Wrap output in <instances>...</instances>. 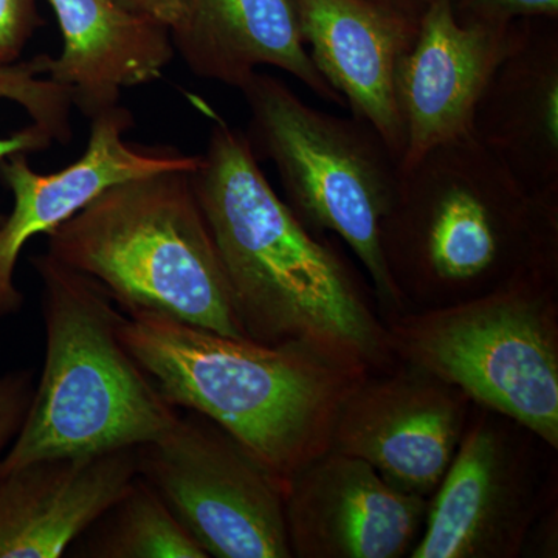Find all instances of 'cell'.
Listing matches in <instances>:
<instances>
[{
  "label": "cell",
  "instance_id": "1",
  "mask_svg": "<svg viewBox=\"0 0 558 558\" xmlns=\"http://www.w3.org/2000/svg\"><path fill=\"white\" fill-rule=\"evenodd\" d=\"M191 100L211 120L191 180L247 339L299 344L369 374L392 368L398 360L366 278L275 193L245 132Z\"/></svg>",
  "mask_w": 558,
  "mask_h": 558
},
{
  "label": "cell",
  "instance_id": "2",
  "mask_svg": "<svg viewBox=\"0 0 558 558\" xmlns=\"http://www.w3.org/2000/svg\"><path fill=\"white\" fill-rule=\"evenodd\" d=\"M381 253L405 312L558 278V193H532L465 135L402 171Z\"/></svg>",
  "mask_w": 558,
  "mask_h": 558
},
{
  "label": "cell",
  "instance_id": "3",
  "mask_svg": "<svg viewBox=\"0 0 558 558\" xmlns=\"http://www.w3.org/2000/svg\"><path fill=\"white\" fill-rule=\"evenodd\" d=\"M124 347L175 409L209 418L282 487L330 449L349 396L371 376L299 344L229 337L128 312Z\"/></svg>",
  "mask_w": 558,
  "mask_h": 558
},
{
  "label": "cell",
  "instance_id": "4",
  "mask_svg": "<svg viewBox=\"0 0 558 558\" xmlns=\"http://www.w3.org/2000/svg\"><path fill=\"white\" fill-rule=\"evenodd\" d=\"M33 267L43 282L46 360L0 473L44 458L138 449L168 435L179 409L124 347L123 315L109 293L47 253Z\"/></svg>",
  "mask_w": 558,
  "mask_h": 558
},
{
  "label": "cell",
  "instance_id": "5",
  "mask_svg": "<svg viewBox=\"0 0 558 558\" xmlns=\"http://www.w3.org/2000/svg\"><path fill=\"white\" fill-rule=\"evenodd\" d=\"M47 238V255L128 312L247 337L190 171L117 183Z\"/></svg>",
  "mask_w": 558,
  "mask_h": 558
},
{
  "label": "cell",
  "instance_id": "6",
  "mask_svg": "<svg viewBox=\"0 0 558 558\" xmlns=\"http://www.w3.org/2000/svg\"><path fill=\"white\" fill-rule=\"evenodd\" d=\"M256 159L270 160L286 204L314 233L343 241L362 264L385 323L405 312L381 253L398 197L399 160L371 124L312 108L284 81L256 72L241 89Z\"/></svg>",
  "mask_w": 558,
  "mask_h": 558
},
{
  "label": "cell",
  "instance_id": "7",
  "mask_svg": "<svg viewBox=\"0 0 558 558\" xmlns=\"http://www.w3.org/2000/svg\"><path fill=\"white\" fill-rule=\"evenodd\" d=\"M387 330L398 362L558 450V278L527 277L450 306L403 312Z\"/></svg>",
  "mask_w": 558,
  "mask_h": 558
},
{
  "label": "cell",
  "instance_id": "8",
  "mask_svg": "<svg viewBox=\"0 0 558 558\" xmlns=\"http://www.w3.org/2000/svg\"><path fill=\"white\" fill-rule=\"evenodd\" d=\"M550 451L519 422L473 405L410 557H523L532 524L557 494L556 462L545 468Z\"/></svg>",
  "mask_w": 558,
  "mask_h": 558
},
{
  "label": "cell",
  "instance_id": "9",
  "mask_svg": "<svg viewBox=\"0 0 558 558\" xmlns=\"http://www.w3.org/2000/svg\"><path fill=\"white\" fill-rule=\"evenodd\" d=\"M138 475L215 558H292L284 487L236 439L186 411L138 447Z\"/></svg>",
  "mask_w": 558,
  "mask_h": 558
},
{
  "label": "cell",
  "instance_id": "10",
  "mask_svg": "<svg viewBox=\"0 0 558 558\" xmlns=\"http://www.w3.org/2000/svg\"><path fill=\"white\" fill-rule=\"evenodd\" d=\"M472 407L461 389L398 362L352 391L330 450L362 459L392 487L429 499L453 461Z\"/></svg>",
  "mask_w": 558,
  "mask_h": 558
},
{
  "label": "cell",
  "instance_id": "11",
  "mask_svg": "<svg viewBox=\"0 0 558 558\" xmlns=\"http://www.w3.org/2000/svg\"><path fill=\"white\" fill-rule=\"evenodd\" d=\"M90 137L75 163L53 174L33 171L27 154L0 160V179L13 194V209L0 223V318L17 314L22 293L16 267L22 250L86 208L110 186L161 171H196L201 156L172 148H142L124 142L134 126L124 106L94 117Z\"/></svg>",
  "mask_w": 558,
  "mask_h": 558
},
{
  "label": "cell",
  "instance_id": "12",
  "mask_svg": "<svg viewBox=\"0 0 558 558\" xmlns=\"http://www.w3.org/2000/svg\"><path fill=\"white\" fill-rule=\"evenodd\" d=\"M427 508V498L392 487L368 462L329 449L286 486L290 553L295 558L410 557Z\"/></svg>",
  "mask_w": 558,
  "mask_h": 558
},
{
  "label": "cell",
  "instance_id": "13",
  "mask_svg": "<svg viewBox=\"0 0 558 558\" xmlns=\"http://www.w3.org/2000/svg\"><path fill=\"white\" fill-rule=\"evenodd\" d=\"M521 22L506 27L464 25L450 0H436L425 11L396 75L405 131L400 170H409L429 149L472 134L476 105L519 38Z\"/></svg>",
  "mask_w": 558,
  "mask_h": 558
},
{
  "label": "cell",
  "instance_id": "14",
  "mask_svg": "<svg viewBox=\"0 0 558 558\" xmlns=\"http://www.w3.org/2000/svg\"><path fill=\"white\" fill-rule=\"evenodd\" d=\"M137 476V449L44 458L0 473V558L64 556Z\"/></svg>",
  "mask_w": 558,
  "mask_h": 558
},
{
  "label": "cell",
  "instance_id": "15",
  "mask_svg": "<svg viewBox=\"0 0 558 558\" xmlns=\"http://www.w3.org/2000/svg\"><path fill=\"white\" fill-rule=\"evenodd\" d=\"M312 61L352 116L366 121L402 161L405 131L396 75L418 22L368 0H293Z\"/></svg>",
  "mask_w": 558,
  "mask_h": 558
},
{
  "label": "cell",
  "instance_id": "16",
  "mask_svg": "<svg viewBox=\"0 0 558 558\" xmlns=\"http://www.w3.org/2000/svg\"><path fill=\"white\" fill-rule=\"evenodd\" d=\"M472 135L532 193H558L557 20L521 22L484 87Z\"/></svg>",
  "mask_w": 558,
  "mask_h": 558
},
{
  "label": "cell",
  "instance_id": "17",
  "mask_svg": "<svg viewBox=\"0 0 558 558\" xmlns=\"http://www.w3.org/2000/svg\"><path fill=\"white\" fill-rule=\"evenodd\" d=\"M171 39L199 78L241 90L258 68L270 65L323 100L347 108L312 61L293 0H189Z\"/></svg>",
  "mask_w": 558,
  "mask_h": 558
},
{
  "label": "cell",
  "instance_id": "18",
  "mask_svg": "<svg viewBox=\"0 0 558 558\" xmlns=\"http://www.w3.org/2000/svg\"><path fill=\"white\" fill-rule=\"evenodd\" d=\"M62 50L47 76L69 90L73 106L94 119L120 105L124 87L161 78L175 51L167 25L113 0H49Z\"/></svg>",
  "mask_w": 558,
  "mask_h": 558
},
{
  "label": "cell",
  "instance_id": "19",
  "mask_svg": "<svg viewBox=\"0 0 558 558\" xmlns=\"http://www.w3.org/2000/svg\"><path fill=\"white\" fill-rule=\"evenodd\" d=\"M78 542L80 557L208 558L156 488L140 475Z\"/></svg>",
  "mask_w": 558,
  "mask_h": 558
},
{
  "label": "cell",
  "instance_id": "20",
  "mask_svg": "<svg viewBox=\"0 0 558 558\" xmlns=\"http://www.w3.org/2000/svg\"><path fill=\"white\" fill-rule=\"evenodd\" d=\"M49 54L0 65V160L72 138L69 90L47 75ZM5 216L0 213V223Z\"/></svg>",
  "mask_w": 558,
  "mask_h": 558
},
{
  "label": "cell",
  "instance_id": "21",
  "mask_svg": "<svg viewBox=\"0 0 558 558\" xmlns=\"http://www.w3.org/2000/svg\"><path fill=\"white\" fill-rule=\"evenodd\" d=\"M464 25L506 27L519 21L558 20V0H450Z\"/></svg>",
  "mask_w": 558,
  "mask_h": 558
},
{
  "label": "cell",
  "instance_id": "22",
  "mask_svg": "<svg viewBox=\"0 0 558 558\" xmlns=\"http://www.w3.org/2000/svg\"><path fill=\"white\" fill-rule=\"evenodd\" d=\"M43 25L36 0H0V65L20 61L22 51Z\"/></svg>",
  "mask_w": 558,
  "mask_h": 558
},
{
  "label": "cell",
  "instance_id": "23",
  "mask_svg": "<svg viewBox=\"0 0 558 558\" xmlns=\"http://www.w3.org/2000/svg\"><path fill=\"white\" fill-rule=\"evenodd\" d=\"M35 380L28 369L0 374V459L20 433L31 407Z\"/></svg>",
  "mask_w": 558,
  "mask_h": 558
},
{
  "label": "cell",
  "instance_id": "24",
  "mask_svg": "<svg viewBox=\"0 0 558 558\" xmlns=\"http://www.w3.org/2000/svg\"><path fill=\"white\" fill-rule=\"evenodd\" d=\"M113 2L132 13L160 22L171 31L182 17L189 0H113Z\"/></svg>",
  "mask_w": 558,
  "mask_h": 558
},
{
  "label": "cell",
  "instance_id": "25",
  "mask_svg": "<svg viewBox=\"0 0 558 558\" xmlns=\"http://www.w3.org/2000/svg\"><path fill=\"white\" fill-rule=\"evenodd\" d=\"M368 2L418 22L436 0H368Z\"/></svg>",
  "mask_w": 558,
  "mask_h": 558
}]
</instances>
